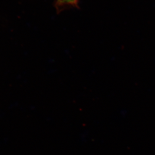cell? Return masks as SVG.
<instances>
[{
    "mask_svg": "<svg viewBox=\"0 0 155 155\" xmlns=\"http://www.w3.org/2000/svg\"><path fill=\"white\" fill-rule=\"evenodd\" d=\"M78 0H56L57 7H63L64 6H76Z\"/></svg>",
    "mask_w": 155,
    "mask_h": 155,
    "instance_id": "cell-1",
    "label": "cell"
}]
</instances>
